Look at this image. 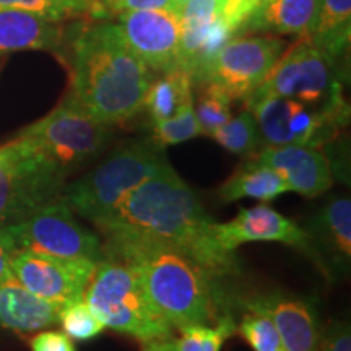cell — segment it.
Returning a JSON list of instances; mask_svg holds the SVG:
<instances>
[{"label":"cell","mask_w":351,"mask_h":351,"mask_svg":"<svg viewBox=\"0 0 351 351\" xmlns=\"http://www.w3.org/2000/svg\"><path fill=\"white\" fill-rule=\"evenodd\" d=\"M98 262L86 258H65L49 254L16 251L12 271L19 282L41 300L56 306L83 300Z\"/></svg>","instance_id":"7c38bea8"},{"label":"cell","mask_w":351,"mask_h":351,"mask_svg":"<svg viewBox=\"0 0 351 351\" xmlns=\"http://www.w3.org/2000/svg\"><path fill=\"white\" fill-rule=\"evenodd\" d=\"M199 135H202V129L197 121L194 103H191L169 119L155 122L152 140L158 147L165 148L169 145L184 143L187 140L199 137Z\"/></svg>","instance_id":"f1b7e54d"},{"label":"cell","mask_w":351,"mask_h":351,"mask_svg":"<svg viewBox=\"0 0 351 351\" xmlns=\"http://www.w3.org/2000/svg\"><path fill=\"white\" fill-rule=\"evenodd\" d=\"M315 10L317 0H262L239 32L306 36L314 21Z\"/></svg>","instance_id":"ffe728a7"},{"label":"cell","mask_w":351,"mask_h":351,"mask_svg":"<svg viewBox=\"0 0 351 351\" xmlns=\"http://www.w3.org/2000/svg\"><path fill=\"white\" fill-rule=\"evenodd\" d=\"M179 332L181 337L173 340L179 351H219L236 333V324L230 314H225L212 326H189Z\"/></svg>","instance_id":"d4e9b609"},{"label":"cell","mask_w":351,"mask_h":351,"mask_svg":"<svg viewBox=\"0 0 351 351\" xmlns=\"http://www.w3.org/2000/svg\"><path fill=\"white\" fill-rule=\"evenodd\" d=\"M192 86V77L181 69L169 70L156 80L153 78L143 101V109L150 116L152 124L169 119L187 104L194 103Z\"/></svg>","instance_id":"603a6c76"},{"label":"cell","mask_w":351,"mask_h":351,"mask_svg":"<svg viewBox=\"0 0 351 351\" xmlns=\"http://www.w3.org/2000/svg\"><path fill=\"white\" fill-rule=\"evenodd\" d=\"M32 351H77L73 340L64 332L43 330L36 333L29 341Z\"/></svg>","instance_id":"836d02e7"},{"label":"cell","mask_w":351,"mask_h":351,"mask_svg":"<svg viewBox=\"0 0 351 351\" xmlns=\"http://www.w3.org/2000/svg\"><path fill=\"white\" fill-rule=\"evenodd\" d=\"M72 98L106 125L130 121L143 109L150 69L127 46L119 25L99 20L72 38Z\"/></svg>","instance_id":"7a4b0ae2"},{"label":"cell","mask_w":351,"mask_h":351,"mask_svg":"<svg viewBox=\"0 0 351 351\" xmlns=\"http://www.w3.org/2000/svg\"><path fill=\"white\" fill-rule=\"evenodd\" d=\"M317 351H351V332L345 322L328 324L320 333Z\"/></svg>","instance_id":"d6a6232c"},{"label":"cell","mask_w":351,"mask_h":351,"mask_svg":"<svg viewBox=\"0 0 351 351\" xmlns=\"http://www.w3.org/2000/svg\"><path fill=\"white\" fill-rule=\"evenodd\" d=\"M103 257L125 263L173 327L181 330L217 322L215 276L186 252L155 241L104 239Z\"/></svg>","instance_id":"3957f363"},{"label":"cell","mask_w":351,"mask_h":351,"mask_svg":"<svg viewBox=\"0 0 351 351\" xmlns=\"http://www.w3.org/2000/svg\"><path fill=\"white\" fill-rule=\"evenodd\" d=\"M285 192H288L287 184L275 171L247 158L234 171V174L221 184V187L218 189V197L226 204L241 199L271 202Z\"/></svg>","instance_id":"7402d4cb"},{"label":"cell","mask_w":351,"mask_h":351,"mask_svg":"<svg viewBox=\"0 0 351 351\" xmlns=\"http://www.w3.org/2000/svg\"><path fill=\"white\" fill-rule=\"evenodd\" d=\"M311 256L328 274H343L351 262V200L348 197L328 200L306 225Z\"/></svg>","instance_id":"e0dca14e"},{"label":"cell","mask_w":351,"mask_h":351,"mask_svg":"<svg viewBox=\"0 0 351 351\" xmlns=\"http://www.w3.org/2000/svg\"><path fill=\"white\" fill-rule=\"evenodd\" d=\"M166 163L163 148L153 140H134L117 147L93 171L72 184H65L60 197L96 226L116 212L134 189L143 184Z\"/></svg>","instance_id":"277c9868"},{"label":"cell","mask_w":351,"mask_h":351,"mask_svg":"<svg viewBox=\"0 0 351 351\" xmlns=\"http://www.w3.org/2000/svg\"><path fill=\"white\" fill-rule=\"evenodd\" d=\"M307 38L332 59L348 49L351 36V0H317V10Z\"/></svg>","instance_id":"44dd1931"},{"label":"cell","mask_w":351,"mask_h":351,"mask_svg":"<svg viewBox=\"0 0 351 351\" xmlns=\"http://www.w3.org/2000/svg\"><path fill=\"white\" fill-rule=\"evenodd\" d=\"M83 300L104 327L142 343L169 340L173 335L168 319L148 300L134 271L117 258H101Z\"/></svg>","instance_id":"5b68a950"},{"label":"cell","mask_w":351,"mask_h":351,"mask_svg":"<svg viewBox=\"0 0 351 351\" xmlns=\"http://www.w3.org/2000/svg\"><path fill=\"white\" fill-rule=\"evenodd\" d=\"M215 236L223 251L230 254H236L239 245L247 243H282L311 256L309 236L304 228L265 204L241 208L230 221L217 223Z\"/></svg>","instance_id":"5bb4252c"},{"label":"cell","mask_w":351,"mask_h":351,"mask_svg":"<svg viewBox=\"0 0 351 351\" xmlns=\"http://www.w3.org/2000/svg\"><path fill=\"white\" fill-rule=\"evenodd\" d=\"M244 106L256 117L265 147H326L348 124L350 109H315L280 96H247Z\"/></svg>","instance_id":"ba28073f"},{"label":"cell","mask_w":351,"mask_h":351,"mask_svg":"<svg viewBox=\"0 0 351 351\" xmlns=\"http://www.w3.org/2000/svg\"><path fill=\"white\" fill-rule=\"evenodd\" d=\"M194 111L202 129V135H210L219 125L231 119L232 98L217 85H202Z\"/></svg>","instance_id":"4316f807"},{"label":"cell","mask_w":351,"mask_h":351,"mask_svg":"<svg viewBox=\"0 0 351 351\" xmlns=\"http://www.w3.org/2000/svg\"><path fill=\"white\" fill-rule=\"evenodd\" d=\"M221 2H225V0H218V5H219V3H221Z\"/></svg>","instance_id":"8d00e7d4"},{"label":"cell","mask_w":351,"mask_h":351,"mask_svg":"<svg viewBox=\"0 0 351 351\" xmlns=\"http://www.w3.org/2000/svg\"><path fill=\"white\" fill-rule=\"evenodd\" d=\"M179 16L182 26H208L218 19V0H186Z\"/></svg>","instance_id":"1f68e13d"},{"label":"cell","mask_w":351,"mask_h":351,"mask_svg":"<svg viewBox=\"0 0 351 351\" xmlns=\"http://www.w3.org/2000/svg\"><path fill=\"white\" fill-rule=\"evenodd\" d=\"M236 332L254 351H283L276 327L267 315L245 313L239 326H236Z\"/></svg>","instance_id":"f546056e"},{"label":"cell","mask_w":351,"mask_h":351,"mask_svg":"<svg viewBox=\"0 0 351 351\" xmlns=\"http://www.w3.org/2000/svg\"><path fill=\"white\" fill-rule=\"evenodd\" d=\"M251 158L258 165L275 171L288 191L306 199L326 194L333 184V171L327 153L320 147L309 145H282L263 147Z\"/></svg>","instance_id":"9a60e30c"},{"label":"cell","mask_w":351,"mask_h":351,"mask_svg":"<svg viewBox=\"0 0 351 351\" xmlns=\"http://www.w3.org/2000/svg\"><path fill=\"white\" fill-rule=\"evenodd\" d=\"M130 51L152 72L166 73L178 64L181 16L169 10H137L117 16Z\"/></svg>","instance_id":"4fadbf2b"},{"label":"cell","mask_w":351,"mask_h":351,"mask_svg":"<svg viewBox=\"0 0 351 351\" xmlns=\"http://www.w3.org/2000/svg\"><path fill=\"white\" fill-rule=\"evenodd\" d=\"M5 230L19 251L95 262L103 258V243L98 234L77 221L62 197L41 205L20 221L7 225Z\"/></svg>","instance_id":"30bf717a"},{"label":"cell","mask_w":351,"mask_h":351,"mask_svg":"<svg viewBox=\"0 0 351 351\" xmlns=\"http://www.w3.org/2000/svg\"><path fill=\"white\" fill-rule=\"evenodd\" d=\"M65 34L56 21L34 13L0 8V56L20 51L62 49Z\"/></svg>","instance_id":"ac0fdd59"},{"label":"cell","mask_w":351,"mask_h":351,"mask_svg":"<svg viewBox=\"0 0 351 351\" xmlns=\"http://www.w3.org/2000/svg\"><path fill=\"white\" fill-rule=\"evenodd\" d=\"M20 137L32 138L69 173L93 161L111 137L109 125L96 121L72 96L43 119L25 127Z\"/></svg>","instance_id":"9c48e42d"},{"label":"cell","mask_w":351,"mask_h":351,"mask_svg":"<svg viewBox=\"0 0 351 351\" xmlns=\"http://www.w3.org/2000/svg\"><path fill=\"white\" fill-rule=\"evenodd\" d=\"M143 351H179L176 348L173 340H158L150 341V343H145Z\"/></svg>","instance_id":"d590c367"},{"label":"cell","mask_w":351,"mask_h":351,"mask_svg":"<svg viewBox=\"0 0 351 351\" xmlns=\"http://www.w3.org/2000/svg\"><path fill=\"white\" fill-rule=\"evenodd\" d=\"M90 3L91 0H0V8L34 13L60 23L88 15Z\"/></svg>","instance_id":"484cf974"},{"label":"cell","mask_w":351,"mask_h":351,"mask_svg":"<svg viewBox=\"0 0 351 351\" xmlns=\"http://www.w3.org/2000/svg\"><path fill=\"white\" fill-rule=\"evenodd\" d=\"M247 313L270 317L282 340L283 351H317L319 317L309 301L282 291H271L241 301Z\"/></svg>","instance_id":"2e32d148"},{"label":"cell","mask_w":351,"mask_h":351,"mask_svg":"<svg viewBox=\"0 0 351 351\" xmlns=\"http://www.w3.org/2000/svg\"><path fill=\"white\" fill-rule=\"evenodd\" d=\"M62 307L34 296L15 276L0 280V327L13 332H39L59 322Z\"/></svg>","instance_id":"d6986e66"},{"label":"cell","mask_w":351,"mask_h":351,"mask_svg":"<svg viewBox=\"0 0 351 351\" xmlns=\"http://www.w3.org/2000/svg\"><path fill=\"white\" fill-rule=\"evenodd\" d=\"M19 247L15 241L8 234L5 226H0V280L12 278V258L15 256Z\"/></svg>","instance_id":"e575fe53"},{"label":"cell","mask_w":351,"mask_h":351,"mask_svg":"<svg viewBox=\"0 0 351 351\" xmlns=\"http://www.w3.org/2000/svg\"><path fill=\"white\" fill-rule=\"evenodd\" d=\"M210 137L225 150L241 156H252L262 145L256 117L247 109L238 116H231V119L213 130Z\"/></svg>","instance_id":"cb8c5ba5"},{"label":"cell","mask_w":351,"mask_h":351,"mask_svg":"<svg viewBox=\"0 0 351 351\" xmlns=\"http://www.w3.org/2000/svg\"><path fill=\"white\" fill-rule=\"evenodd\" d=\"M249 96H280L315 109L348 106L337 60L307 36H300L291 49L283 52L262 85Z\"/></svg>","instance_id":"52a82bcc"},{"label":"cell","mask_w":351,"mask_h":351,"mask_svg":"<svg viewBox=\"0 0 351 351\" xmlns=\"http://www.w3.org/2000/svg\"><path fill=\"white\" fill-rule=\"evenodd\" d=\"M215 225L194 191L166 163L96 228L104 239H145L171 245L213 276L236 274V254L223 251Z\"/></svg>","instance_id":"6da1fadb"},{"label":"cell","mask_w":351,"mask_h":351,"mask_svg":"<svg viewBox=\"0 0 351 351\" xmlns=\"http://www.w3.org/2000/svg\"><path fill=\"white\" fill-rule=\"evenodd\" d=\"M137 10H169L179 15L181 8L178 0H91L88 15L99 21Z\"/></svg>","instance_id":"4dcf8cb0"},{"label":"cell","mask_w":351,"mask_h":351,"mask_svg":"<svg viewBox=\"0 0 351 351\" xmlns=\"http://www.w3.org/2000/svg\"><path fill=\"white\" fill-rule=\"evenodd\" d=\"M67 176L69 171L32 138L19 135L0 145V226L20 221L59 199Z\"/></svg>","instance_id":"8992f818"},{"label":"cell","mask_w":351,"mask_h":351,"mask_svg":"<svg viewBox=\"0 0 351 351\" xmlns=\"http://www.w3.org/2000/svg\"><path fill=\"white\" fill-rule=\"evenodd\" d=\"M57 324H60L64 333L70 340L75 341L93 340L106 328L93 314L85 300H78L62 306Z\"/></svg>","instance_id":"83f0119b"},{"label":"cell","mask_w":351,"mask_h":351,"mask_svg":"<svg viewBox=\"0 0 351 351\" xmlns=\"http://www.w3.org/2000/svg\"><path fill=\"white\" fill-rule=\"evenodd\" d=\"M287 43L276 36H232L194 77V85H217L234 99H245L265 80Z\"/></svg>","instance_id":"8fae6325"}]
</instances>
